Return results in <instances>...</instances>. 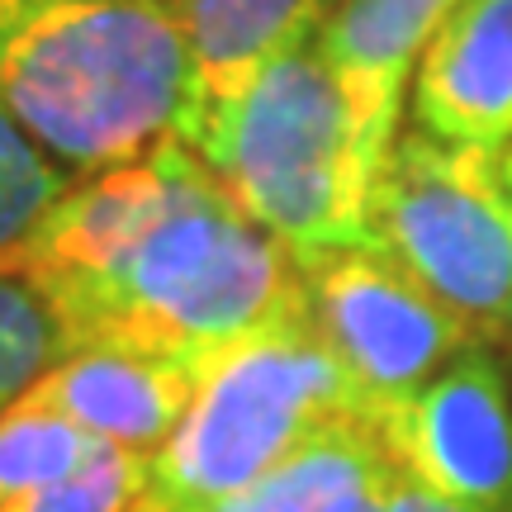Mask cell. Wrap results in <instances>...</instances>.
<instances>
[{
    "instance_id": "1",
    "label": "cell",
    "mask_w": 512,
    "mask_h": 512,
    "mask_svg": "<svg viewBox=\"0 0 512 512\" xmlns=\"http://www.w3.org/2000/svg\"><path fill=\"white\" fill-rule=\"evenodd\" d=\"M0 271L53 304L62 356L147 351L200 370L299 304V261L185 143L76 181Z\"/></svg>"
},
{
    "instance_id": "2",
    "label": "cell",
    "mask_w": 512,
    "mask_h": 512,
    "mask_svg": "<svg viewBox=\"0 0 512 512\" xmlns=\"http://www.w3.org/2000/svg\"><path fill=\"white\" fill-rule=\"evenodd\" d=\"M0 110L91 181L181 143L190 43L171 0H0Z\"/></svg>"
},
{
    "instance_id": "3",
    "label": "cell",
    "mask_w": 512,
    "mask_h": 512,
    "mask_svg": "<svg viewBox=\"0 0 512 512\" xmlns=\"http://www.w3.org/2000/svg\"><path fill=\"white\" fill-rule=\"evenodd\" d=\"M185 147L294 256L370 242V185L384 162L318 38L271 57Z\"/></svg>"
},
{
    "instance_id": "4",
    "label": "cell",
    "mask_w": 512,
    "mask_h": 512,
    "mask_svg": "<svg viewBox=\"0 0 512 512\" xmlns=\"http://www.w3.org/2000/svg\"><path fill=\"white\" fill-rule=\"evenodd\" d=\"M342 418L366 413L337 356L313 332L299 290L290 313L261 323L200 366L195 399L171 441L147 460V489L133 512H190L238 494Z\"/></svg>"
},
{
    "instance_id": "5",
    "label": "cell",
    "mask_w": 512,
    "mask_h": 512,
    "mask_svg": "<svg viewBox=\"0 0 512 512\" xmlns=\"http://www.w3.org/2000/svg\"><path fill=\"white\" fill-rule=\"evenodd\" d=\"M370 242L484 342L512 337V195L503 157L408 128L370 185Z\"/></svg>"
},
{
    "instance_id": "6",
    "label": "cell",
    "mask_w": 512,
    "mask_h": 512,
    "mask_svg": "<svg viewBox=\"0 0 512 512\" xmlns=\"http://www.w3.org/2000/svg\"><path fill=\"white\" fill-rule=\"evenodd\" d=\"M304 313L375 427L479 337L375 242L299 252Z\"/></svg>"
},
{
    "instance_id": "7",
    "label": "cell",
    "mask_w": 512,
    "mask_h": 512,
    "mask_svg": "<svg viewBox=\"0 0 512 512\" xmlns=\"http://www.w3.org/2000/svg\"><path fill=\"white\" fill-rule=\"evenodd\" d=\"M389 456L422 489L470 512H512V380L494 342L460 351L380 422Z\"/></svg>"
},
{
    "instance_id": "8",
    "label": "cell",
    "mask_w": 512,
    "mask_h": 512,
    "mask_svg": "<svg viewBox=\"0 0 512 512\" xmlns=\"http://www.w3.org/2000/svg\"><path fill=\"white\" fill-rule=\"evenodd\" d=\"M413 128L451 147L512 152V0H460L408 86Z\"/></svg>"
},
{
    "instance_id": "9",
    "label": "cell",
    "mask_w": 512,
    "mask_h": 512,
    "mask_svg": "<svg viewBox=\"0 0 512 512\" xmlns=\"http://www.w3.org/2000/svg\"><path fill=\"white\" fill-rule=\"evenodd\" d=\"M200 370L147 351H72L19 403L57 413L105 446L157 456L195 399Z\"/></svg>"
},
{
    "instance_id": "10",
    "label": "cell",
    "mask_w": 512,
    "mask_h": 512,
    "mask_svg": "<svg viewBox=\"0 0 512 512\" xmlns=\"http://www.w3.org/2000/svg\"><path fill=\"white\" fill-rule=\"evenodd\" d=\"M456 5L460 0H342L318 29V53L351 95L361 133L380 162L399 138L403 91L413 86L422 48Z\"/></svg>"
},
{
    "instance_id": "11",
    "label": "cell",
    "mask_w": 512,
    "mask_h": 512,
    "mask_svg": "<svg viewBox=\"0 0 512 512\" xmlns=\"http://www.w3.org/2000/svg\"><path fill=\"white\" fill-rule=\"evenodd\" d=\"M190 43V143L271 57L318 38L342 0H171Z\"/></svg>"
},
{
    "instance_id": "12",
    "label": "cell",
    "mask_w": 512,
    "mask_h": 512,
    "mask_svg": "<svg viewBox=\"0 0 512 512\" xmlns=\"http://www.w3.org/2000/svg\"><path fill=\"white\" fill-rule=\"evenodd\" d=\"M394 470L399 465L389 456L380 427L366 418H342L313 432L280 465L242 484L238 494H223L190 512H342L351 498Z\"/></svg>"
},
{
    "instance_id": "13",
    "label": "cell",
    "mask_w": 512,
    "mask_h": 512,
    "mask_svg": "<svg viewBox=\"0 0 512 512\" xmlns=\"http://www.w3.org/2000/svg\"><path fill=\"white\" fill-rule=\"evenodd\" d=\"M105 451H110L105 441H95L67 418L43 413L34 403H15L0 418V508L81 475Z\"/></svg>"
},
{
    "instance_id": "14",
    "label": "cell",
    "mask_w": 512,
    "mask_h": 512,
    "mask_svg": "<svg viewBox=\"0 0 512 512\" xmlns=\"http://www.w3.org/2000/svg\"><path fill=\"white\" fill-rule=\"evenodd\" d=\"M62 361L53 304L29 275L0 271V418Z\"/></svg>"
},
{
    "instance_id": "15",
    "label": "cell",
    "mask_w": 512,
    "mask_h": 512,
    "mask_svg": "<svg viewBox=\"0 0 512 512\" xmlns=\"http://www.w3.org/2000/svg\"><path fill=\"white\" fill-rule=\"evenodd\" d=\"M72 185V171H62L10 114L0 110V256L15 252L19 242L53 214V204Z\"/></svg>"
},
{
    "instance_id": "16",
    "label": "cell",
    "mask_w": 512,
    "mask_h": 512,
    "mask_svg": "<svg viewBox=\"0 0 512 512\" xmlns=\"http://www.w3.org/2000/svg\"><path fill=\"white\" fill-rule=\"evenodd\" d=\"M147 489V456L110 446L105 456L86 465L81 475L62 479L53 489L24 494L0 512H133Z\"/></svg>"
},
{
    "instance_id": "17",
    "label": "cell",
    "mask_w": 512,
    "mask_h": 512,
    "mask_svg": "<svg viewBox=\"0 0 512 512\" xmlns=\"http://www.w3.org/2000/svg\"><path fill=\"white\" fill-rule=\"evenodd\" d=\"M389 512H470V508H456V503L437 498L432 489H422L418 479L394 470V479H389Z\"/></svg>"
},
{
    "instance_id": "18",
    "label": "cell",
    "mask_w": 512,
    "mask_h": 512,
    "mask_svg": "<svg viewBox=\"0 0 512 512\" xmlns=\"http://www.w3.org/2000/svg\"><path fill=\"white\" fill-rule=\"evenodd\" d=\"M394 479V475H389ZM389 479H380V484H370L366 494H356L342 512H389Z\"/></svg>"
},
{
    "instance_id": "19",
    "label": "cell",
    "mask_w": 512,
    "mask_h": 512,
    "mask_svg": "<svg viewBox=\"0 0 512 512\" xmlns=\"http://www.w3.org/2000/svg\"><path fill=\"white\" fill-rule=\"evenodd\" d=\"M503 185H508V195H512V152L503 157Z\"/></svg>"
}]
</instances>
